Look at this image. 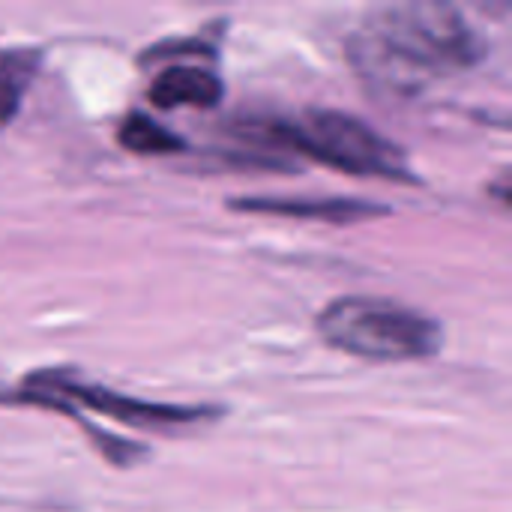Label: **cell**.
<instances>
[{"instance_id": "6", "label": "cell", "mask_w": 512, "mask_h": 512, "mask_svg": "<svg viewBox=\"0 0 512 512\" xmlns=\"http://www.w3.org/2000/svg\"><path fill=\"white\" fill-rule=\"evenodd\" d=\"M222 81L216 72L204 66H189V63H174L165 66L147 87V99L159 111H174V108H216L222 102Z\"/></svg>"}, {"instance_id": "1", "label": "cell", "mask_w": 512, "mask_h": 512, "mask_svg": "<svg viewBox=\"0 0 512 512\" xmlns=\"http://www.w3.org/2000/svg\"><path fill=\"white\" fill-rule=\"evenodd\" d=\"M486 42L462 9L441 0H402L366 12L348 39V60L381 99H414L435 81L474 69Z\"/></svg>"}, {"instance_id": "8", "label": "cell", "mask_w": 512, "mask_h": 512, "mask_svg": "<svg viewBox=\"0 0 512 512\" xmlns=\"http://www.w3.org/2000/svg\"><path fill=\"white\" fill-rule=\"evenodd\" d=\"M39 60L42 54L36 48H12L0 54V129L15 120L24 93L39 72Z\"/></svg>"}, {"instance_id": "2", "label": "cell", "mask_w": 512, "mask_h": 512, "mask_svg": "<svg viewBox=\"0 0 512 512\" xmlns=\"http://www.w3.org/2000/svg\"><path fill=\"white\" fill-rule=\"evenodd\" d=\"M243 138L273 144L276 150H294L297 156L342 174L405 186L420 183L408 153L396 141L384 138L360 117L336 108H309L297 120L243 123Z\"/></svg>"}, {"instance_id": "3", "label": "cell", "mask_w": 512, "mask_h": 512, "mask_svg": "<svg viewBox=\"0 0 512 512\" xmlns=\"http://www.w3.org/2000/svg\"><path fill=\"white\" fill-rule=\"evenodd\" d=\"M315 330L333 351L372 363L429 360L444 348V330L435 318L405 303L369 294L330 300L318 312Z\"/></svg>"}, {"instance_id": "7", "label": "cell", "mask_w": 512, "mask_h": 512, "mask_svg": "<svg viewBox=\"0 0 512 512\" xmlns=\"http://www.w3.org/2000/svg\"><path fill=\"white\" fill-rule=\"evenodd\" d=\"M117 144L126 153H135V156H171V153L186 150V141L177 132H171L165 123L153 120L144 111H129L120 120Z\"/></svg>"}, {"instance_id": "4", "label": "cell", "mask_w": 512, "mask_h": 512, "mask_svg": "<svg viewBox=\"0 0 512 512\" xmlns=\"http://www.w3.org/2000/svg\"><path fill=\"white\" fill-rule=\"evenodd\" d=\"M30 399H54L63 405L87 408L93 414H102L108 420H117L132 429H153V432H171V429H189L201 423H213L222 417V408L216 405H165V402H144L99 384H87L72 378L63 369H39L21 381L15 393H0V402L24 405Z\"/></svg>"}, {"instance_id": "5", "label": "cell", "mask_w": 512, "mask_h": 512, "mask_svg": "<svg viewBox=\"0 0 512 512\" xmlns=\"http://www.w3.org/2000/svg\"><path fill=\"white\" fill-rule=\"evenodd\" d=\"M228 207L237 213L324 222V225H357V222L390 216L387 204L366 201V198H270V195H255V198H231Z\"/></svg>"}]
</instances>
